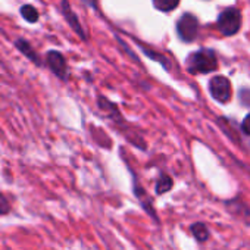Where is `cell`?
Masks as SVG:
<instances>
[{
    "instance_id": "4fadbf2b",
    "label": "cell",
    "mask_w": 250,
    "mask_h": 250,
    "mask_svg": "<svg viewBox=\"0 0 250 250\" xmlns=\"http://www.w3.org/2000/svg\"><path fill=\"white\" fill-rule=\"evenodd\" d=\"M9 210H11V203L6 199V196L0 191V215H6L9 213Z\"/></svg>"
},
{
    "instance_id": "5bb4252c",
    "label": "cell",
    "mask_w": 250,
    "mask_h": 250,
    "mask_svg": "<svg viewBox=\"0 0 250 250\" xmlns=\"http://www.w3.org/2000/svg\"><path fill=\"white\" fill-rule=\"evenodd\" d=\"M240 100H241L243 104L250 106V90L249 88H243L240 91Z\"/></svg>"
},
{
    "instance_id": "3957f363",
    "label": "cell",
    "mask_w": 250,
    "mask_h": 250,
    "mask_svg": "<svg viewBox=\"0 0 250 250\" xmlns=\"http://www.w3.org/2000/svg\"><path fill=\"white\" fill-rule=\"evenodd\" d=\"M199 31V21L191 14H184L177 22V33L181 40L193 42Z\"/></svg>"
},
{
    "instance_id": "277c9868",
    "label": "cell",
    "mask_w": 250,
    "mask_h": 250,
    "mask_svg": "<svg viewBox=\"0 0 250 250\" xmlns=\"http://www.w3.org/2000/svg\"><path fill=\"white\" fill-rule=\"evenodd\" d=\"M209 91L215 100H218L219 103H225L231 99V93H232L231 83L225 77H221V75L213 77L209 84Z\"/></svg>"
},
{
    "instance_id": "7a4b0ae2",
    "label": "cell",
    "mask_w": 250,
    "mask_h": 250,
    "mask_svg": "<svg viewBox=\"0 0 250 250\" xmlns=\"http://www.w3.org/2000/svg\"><path fill=\"white\" fill-rule=\"evenodd\" d=\"M216 24H218V30L224 36L227 37L234 36L241 27V14L237 8H227L219 14Z\"/></svg>"
},
{
    "instance_id": "52a82bcc",
    "label": "cell",
    "mask_w": 250,
    "mask_h": 250,
    "mask_svg": "<svg viewBox=\"0 0 250 250\" xmlns=\"http://www.w3.org/2000/svg\"><path fill=\"white\" fill-rule=\"evenodd\" d=\"M62 14H63V17H65V20L68 21V24L71 25V28H72L81 39H85V34H84V31H83V28H81V25H80V21H78V18L75 17L74 11L71 9V6H69V3H68V0H62Z\"/></svg>"
},
{
    "instance_id": "8992f818",
    "label": "cell",
    "mask_w": 250,
    "mask_h": 250,
    "mask_svg": "<svg viewBox=\"0 0 250 250\" xmlns=\"http://www.w3.org/2000/svg\"><path fill=\"white\" fill-rule=\"evenodd\" d=\"M15 47L20 50V53H22L30 62H33L34 65H37V66H42L43 65V62L40 61V56L37 55V52L33 49V46L25 40V39H18V40H15Z\"/></svg>"
},
{
    "instance_id": "8fae6325",
    "label": "cell",
    "mask_w": 250,
    "mask_h": 250,
    "mask_svg": "<svg viewBox=\"0 0 250 250\" xmlns=\"http://www.w3.org/2000/svg\"><path fill=\"white\" fill-rule=\"evenodd\" d=\"M174 187V181L168 174H161L156 181V194H164Z\"/></svg>"
},
{
    "instance_id": "7c38bea8",
    "label": "cell",
    "mask_w": 250,
    "mask_h": 250,
    "mask_svg": "<svg viewBox=\"0 0 250 250\" xmlns=\"http://www.w3.org/2000/svg\"><path fill=\"white\" fill-rule=\"evenodd\" d=\"M180 3V0H153V6L161 12H171Z\"/></svg>"
},
{
    "instance_id": "ba28073f",
    "label": "cell",
    "mask_w": 250,
    "mask_h": 250,
    "mask_svg": "<svg viewBox=\"0 0 250 250\" xmlns=\"http://www.w3.org/2000/svg\"><path fill=\"white\" fill-rule=\"evenodd\" d=\"M134 194H136V197L140 200L143 209L152 216L153 221H156V222L159 224V218H158V215H156V212H155V209H153V206H152V199L149 197V194L146 193L145 188H140V187L137 186V183H134Z\"/></svg>"
},
{
    "instance_id": "6da1fadb",
    "label": "cell",
    "mask_w": 250,
    "mask_h": 250,
    "mask_svg": "<svg viewBox=\"0 0 250 250\" xmlns=\"http://www.w3.org/2000/svg\"><path fill=\"white\" fill-rule=\"evenodd\" d=\"M218 68L216 55L210 49H202L194 52L187 59V69L191 74H208Z\"/></svg>"
},
{
    "instance_id": "9c48e42d",
    "label": "cell",
    "mask_w": 250,
    "mask_h": 250,
    "mask_svg": "<svg viewBox=\"0 0 250 250\" xmlns=\"http://www.w3.org/2000/svg\"><path fill=\"white\" fill-rule=\"evenodd\" d=\"M190 232H191V235L199 243H205L210 237V231H209V228H208V225L205 222H194V224H191L190 225Z\"/></svg>"
},
{
    "instance_id": "30bf717a",
    "label": "cell",
    "mask_w": 250,
    "mask_h": 250,
    "mask_svg": "<svg viewBox=\"0 0 250 250\" xmlns=\"http://www.w3.org/2000/svg\"><path fill=\"white\" fill-rule=\"evenodd\" d=\"M20 14H21V17H22L27 22H30V24H36V22L39 21V18H40V14H39L37 8L33 6V5H22Z\"/></svg>"
},
{
    "instance_id": "5b68a950",
    "label": "cell",
    "mask_w": 250,
    "mask_h": 250,
    "mask_svg": "<svg viewBox=\"0 0 250 250\" xmlns=\"http://www.w3.org/2000/svg\"><path fill=\"white\" fill-rule=\"evenodd\" d=\"M46 65L50 68V71L61 80H68V65L63 58V55L58 50H50L46 55Z\"/></svg>"
},
{
    "instance_id": "9a60e30c",
    "label": "cell",
    "mask_w": 250,
    "mask_h": 250,
    "mask_svg": "<svg viewBox=\"0 0 250 250\" xmlns=\"http://www.w3.org/2000/svg\"><path fill=\"white\" fill-rule=\"evenodd\" d=\"M241 130H243L246 134L250 136V113L243 119V122H241Z\"/></svg>"
},
{
    "instance_id": "2e32d148",
    "label": "cell",
    "mask_w": 250,
    "mask_h": 250,
    "mask_svg": "<svg viewBox=\"0 0 250 250\" xmlns=\"http://www.w3.org/2000/svg\"><path fill=\"white\" fill-rule=\"evenodd\" d=\"M81 2L88 5V6H91V8H96V0H81Z\"/></svg>"
}]
</instances>
